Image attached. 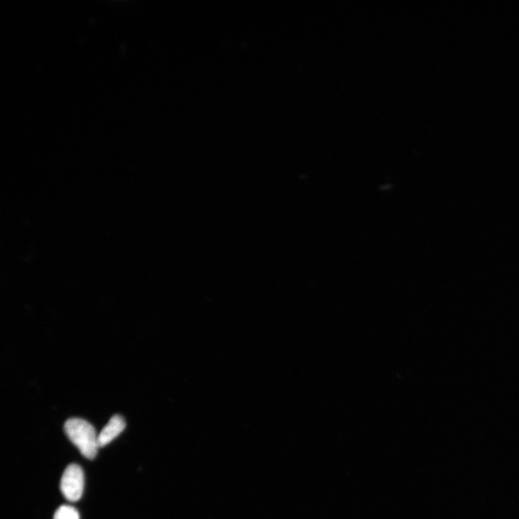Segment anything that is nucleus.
<instances>
[{
  "instance_id": "nucleus-4",
  "label": "nucleus",
  "mask_w": 519,
  "mask_h": 519,
  "mask_svg": "<svg viewBox=\"0 0 519 519\" xmlns=\"http://www.w3.org/2000/svg\"><path fill=\"white\" fill-rule=\"evenodd\" d=\"M53 519H80V516L75 508L64 505L58 509Z\"/></svg>"
},
{
  "instance_id": "nucleus-1",
  "label": "nucleus",
  "mask_w": 519,
  "mask_h": 519,
  "mask_svg": "<svg viewBox=\"0 0 519 519\" xmlns=\"http://www.w3.org/2000/svg\"><path fill=\"white\" fill-rule=\"evenodd\" d=\"M64 431L85 457L94 459L96 457L99 445L95 428L91 423L80 419H70L64 424Z\"/></svg>"
},
{
  "instance_id": "nucleus-2",
  "label": "nucleus",
  "mask_w": 519,
  "mask_h": 519,
  "mask_svg": "<svg viewBox=\"0 0 519 519\" xmlns=\"http://www.w3.org/2000/svg\"><path fill=\"white\" fill-rule=\"evenodd\" d=\"M84 473L79 465L71 464L66 468L62 477L60 489L64 498L70 502L78 501L83 493Z\"/></svg>"
},
{
  "instance_id": "nucleus-3",
  "label": "nucleus",
  "mask_w": 519,
  "mask_h": 519,
  "mask_svg": "<svg viewBox=\"0 0 519 519\" xmlns=\"http://www.w3.org/2000/svg\"><path fill=\"white\" fill-rule=\"evenodd\" d=\"M125 426L126 423L121 416H114L98 436L99 447H103L112 442L124 430Z\"/></svg>"
}]
</instances>
